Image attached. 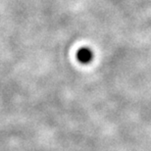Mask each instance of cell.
<instances>
[{"label": "cell", "mask_w": 151, "mask_h": 151, "mask_svg": "<svg viewBox=\"0 0 151 151\" xmlns=\"http://www.w3.org/2000/svg\"><path fill=\"white\" fill-rule=\"evenodd\" d=\"M77 59L81 64H89L93 60V52L88 47H81L77 51Z\"/></svg>", "instance_id": "6da1fadb"}]
</instances>
